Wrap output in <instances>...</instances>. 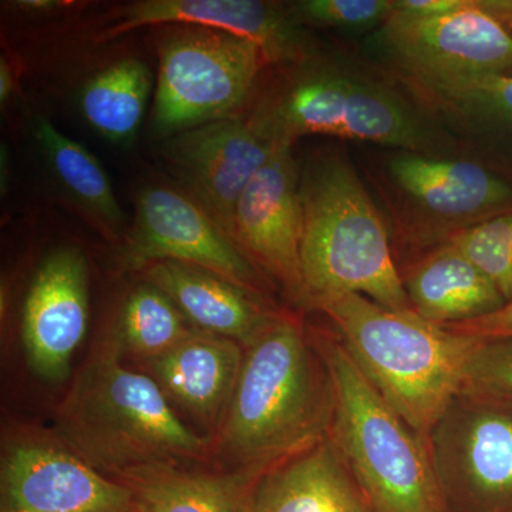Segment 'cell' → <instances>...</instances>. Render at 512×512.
I'll use <instances>...</instances> for the list:
<instances>
[{
    "instance_id": "1",
    "label": "cell",
    "mask_w": 512,
    "mask_h": 512,
    "mask_svg": "<svg viewBox=\"0 0 512 512\" xmlns=\"http://www.w3.org/2000/svg\"><path fill=\"white\" fill-rule=\"evenodd\" d=\"M333 390L301 323L279 315L245 349L244 363L217 436L235 467L278 464L328 439Z\"/></svg>"
},
{
    "instance_id": "2",
    "label": "cell",
    "mask_w": 512,
    "mask_h": 512,
    "mask_svg": "<svg viewBox=\"0 0 512 512\" xmlns=\"http://www.w3.org/2000/svg\"><path fill=\"white\" fill-rule=\"evenodd\" d=\"M335 325L360 372L414 431H431L460 394L476 336L393 311L359 293L315 303Z\"/></svg>"
},
{
    "instance_id": "3",
    "label": "cell",
    "mask_w": 512,
    "mask_h": 512,
    "mask_svg": "<svg viewBox=\"0 0 512 512\" xmlns=\"http://www.w3.org/2000/svg\"><path fill=\"white\" fill-rule=\"evenodd\" d=\"M113 342L77 377L57 413L67 446L110 478L128 468L198 460L207 441L175 414L160 384L121 365Z\"/></svg>"
},
{
    "instance_id": "4",
    "label": "cell",
    "mask_w": 512,
    "mask_h": 512,
    "mask_svg": "<svg viewBox=\"0 0 512 512\" xmlns=\"http://www.w3.org/2000/svg\"><path fill=\"white\" fill-rule=\"evenodd\" d=\"M301 269L306 302L359 293L393 311H413L389 234L353 165L325 154L301 173Z\"/></svg>"
},
{
    "instance_id": "5",
    "label": "cell",
    "mask_w": 512,
    "mask_h": 512,
    "mask_svg": "<svg viewBox=\"0 0 512 512\" xmlns=\"http://www.w3.org/2000/svg\"><path fill=\"white\" fill-rule=\"evenodd\" d=\"M311 339L332 384L328 439L373 512H447L429 440L380 396L338 336Z\"/></svg>"
},
{
    "instance_id": "6",
    "label": "cell",
    "mask_w": 512,
    "mask_h": 512,
    "mask_svg": "<svg viewBox=\"0 0 512 512\" xmlns=\"http://www.w3.org/2000/svg\"><path fill=\"white\" fill-rule=\"evenodd\" d=\"M298 74L249 120L274 143L328 136L426 154L441 143L427 117L386 84L340 66Z\"/></svg>"
},
{
    "instance_id": "7",
    "label": "cell",
    "mask_w": 512,
    "mask_h": 512,
    "mask_svg": "<svg viewBox=\"0 0 512 512\" xmlns=\"http://www.w3.org/2000/svg\"><path fill=\"white\" fill-rule=\"evenodd\" d=\"M158 56L153 128L168 137L232 119L268 64L264 50L252 40L204 26L165 30Z\"/></svg>"
},
{
    "instance_id": "8",
    "label": "cell",
    "mask_w": 512,
    "mask_h": 512,
    "mask_svg": "<svg viewBox=\"0 0 512 512\" xmlns=\"http://www.w3.org/2000/svg\"><path fill=\"white\" fill-rule=\"evenodd\" d=\"M376 42L399 74L512 73V0H461L433 18L393 10Z\"/></svg>"
},
{
    "instance_id": "9",
    "label": "cell",
    "mask_w": 512,
    "mask_h": 512,
    "mask_svg": "<svg viewBox=\"0 0 512 512\" xmlns=\"http://www.w3.org/2000/svg\"><path fill=\"white\" fill-rule=\"evenodd\" d=\"M447 512H512V409L458 394L429 436Z\"/></svg>"
},
{
    "instance_id": "10",
    "label": "cell",
    "mask_w": 512,
    "mask_h": 512,
    "mask_svg": "<svg viewBox=\"0 0 512 512\" xmlns=\"http://www.w3.org/2000/svg\"><path fill=\"white\" fill-rule=\"evenodd\" d=\"M131 264L174 261L207 269L258 293L256 266L197 201L167 187H150L137 200L127 245Z\"/></svg>"
},
{
    "instance_id": "11",
    "label": "cell",
    "mask_w": 512,
    "mask_h": 512,
    "mask_svg": "<svg viewBox=\"0 0 512 512\" xmlns=\"http://www.w3.org/2000/svg\"><path fill=\"white\" fill-rule=\"evenodd\" d=\"M278 144L262 136L251 121L232 117L174 134L164 156L191 197L231 237L242 194Z\"/></svg>"
},
{
    "instance_id": "12",
    "label": "cell",
    "mask_w": 512,
    "mask_h": 512,
    "mask_svg": "<svg viewBox=\"0 0 512 512\" xmlns=\"http://www.w3.org/2000/svg\"><path fill=\"white\" fill-rule=\"evenodd\" d=\"M301 173L292 144H278L274 156L242 194L231 238L255 266H261L296 298L306 302L301 269L303 215Z\"/></svg>"
},
{
    "instance_id": "13",
    "label": "cell",
    "mask_w": 512,
    "mask_h": 512,
    "mask_svg": "<svg viewBox=\"0 0 512 512\" xmlns=\"http://www.w3.org/2000/svg\"><path fill=\"white\" fill-rule=\"evenodd\" d=\"M87 323L86 258L76 248L57 249L37 269L23 306V343L30 369L47 382L66 379Z\"/></svg>"
},
{
    "instance_id": "14",
    "label": "cell",
    "mask_w": 512,
    "mask_h": 512,
    "mask_svg": "<svg viewBox=\"0 0 512 512\" xmlns=\"http://www.w3.org/2000/svg\"><path fill=\"white\" fill-rule=\"evenodd\" d=\"M2 511L134 512L124 485L56 448H13L2 468Z\"/></svg>"
},
{
    "instance_id": "15",
    "label": "cell",
    "mask_w": 512,
    "mask_h": 512,
    "mask_svg": "<svg viewBox=\"0 0 512 512\" xmlns=\"http://www.w3.org/2000/svg\"><path fill=\"white\" fill-rule=\"evenodd\" d=\"M161 25L204 26L245 37L261 46L268 63L305 64L312 57L311 43L291 13L256 0H144L127 6L104 37Z\"/></svg>"
},
{
    "instance_id": "16",
    "label": "cell",
    "mask_w": 512,
    "mask_h": 512,
    "mask_svg": "<svg viewBox=\"0 0 512 512\" xmlns=\"http://www.w3.org/2000/svg\"><path fill=\"white\" fill-rule=\"evenodd\" d=\"M390 178L430 218L464 228L512 214V177L480 160L404 151L390 158Z\"/></svg>"
},
{
    "instance_id": "17",
    "label": "cell",
    "mask_w": 512,
    "mask_h": 512,
    "mask_svg": "<svg viewBox=\"0 0 512 512\" xmlns=\"http://www.w3.org/2000/svg\"><path fill=\"white\" fill-rule=\"evenodd\" d=\"M399 77L433 116L463 134L477 160L512 177V73Z\"/></svg>"
},
{
    "instance_id": "18",
    "label": "cell",
    "mask_w": 512,
    "mask_h": 512,
    "mask_svg": "<svg viewBox=\"0 0 512 512\" xmlns=\"http://www.w3.org/2000/svg\"><path fill=\"white\" fill-rule=\"evenodd\" d=\"M244 355V346L235 340L197 330L144 366L165 396L202 426L218 430L234 396Z\"/></svg>"
},
{
    "instance_id": "19",
    "label": "cell",
    "mask_w": 512,
    "mask_h": 512,
    "mask_svg": "<svg viewBox=\"0 0 512 512\" xmlns=\"http://www.w3.org/2000/svg\"><path fill=\"white\" fill-rule=\"evenodd\" d=\"M143 268L147 282L161 289L195 328L235 340L245 349L279 316L258 293L207 269L174 261Z\"/></svg>"
},
{
    "instance_id": "20",
    "label": "cell",
    "mask_w": 512,
    "mask_h": 512,
    "mask_svg": "<svg viewBox=\"0 0 512 512\" xmlns=\"http://www.w3.org/2000/svg\"><path fill=\"white\" fill-rule=\"evenodd\" d=\"M274 466L202 473L175 464H150L121 471L113 480L127 488L134 512H252L259 483Z\"/></svg>"
},
{
    "instance_id": "21",
    "label": "cell",
    "mask_w": 512,
    "mask_h": 512,
    "mask_svg": "<svg viewBox=\"0 0 512 512\" xmlns=\"http://www.w3.org/2000/svg\"><path fill=\"white\" fill-rule=\"evenodd\" d=\"M403 284L413 311L434 325L470 322L505 305L490 278L447 241L417 262Z\"/></svg>"
},
{
    "instance_id": "22",
    "label": "cell",
    "mask_w": 512,
    "mask_h": 512,
    "mask_svg": "<svg viewBox=\"0 0 512 512\" xmlns=\"http://www.w3.org/2000/svg\"><path fill=\"white\" fill-rule=\"evenodd\" d=\"M252 512H373L329 439L262 478Z\"/></svg>"
},
{
    "instance_id": "23",
    "label": "cell",
    "mask_w": 512,
    "mask_h": 512,
    "mask_svg": "<svg viewBox=\"0 0 512 512\" xmlns=\"http://www.w3.org/2000/svg\"><path fill=\"white\" fill-rule=\"evenodd\" d=\"M151 90V73L140 60L111 64L84 86L80 106L94 130L113 141L136 134Z\"/></svg>"
},
{
    "instance_id": "24",
    "label": "cell",
    "mask_w": 512,
    "mask_h": 512,
    "mask_svg": "<svg viewBox=\"0 0 512 512\" xmlns=\"http://www.w3.org/2000/svg\"><path fill=\"white\" fill-rule=\"evenodd\" d=\"M35 133L50 167L74 200L104 227L119 231L124 215L99 161L89 150L64 136L50 121L37 120Z\"/></svg>"
},
{
    "instance_id": "25",
    "label": "cell",
    "mask_w": 512,
    "mask_h": 512,
    "mask_svg": "<svg viewBox=\"0 0 512 512\" xmlns=\"http://www.w3.org/2000/svg\"><path fill=\"white\" fill-rule=\"evenodd\" d=\"M197 330L161 289L146 282L124 302L111 342L120 355L128 353L146 362L170 352Z\"/></svg>"
},
{
    "instance_id": "26",
    "label": "cell",
    "mask_w": 512,
    "mask_h": 512,
    "mask_svg": "<svg viewBox=\"0 0 512 512\" xmlns=\"http://www.w3.org/2000/svg\"><path fill=\"white\" fill-rule=\"evenodd\" d=\"M490 278L505 303L512 301V214L478 222L447 239Z\"/></svg>"
},
{
    "instance_id": "27",
    "label": "cell",
    "mask_w": 512,
    "mask_h": 512,
    "mask_svg": "<svg viewBox=\"0 0 512 512\" xmlns=\"http://www.w3.org/2000/svg\"><path fill=\"white\" fill-rule=\"evenodd\" d=\"M460 394L512 409V336L478 338Z\"/></svg>"
},
{
    "instance_id": "28",
    "label": "cell",
    "mask_w": 512,
    "mask_h": 512,
    "mask_svg": "<svg viewBox=\"0 0 512 512\" xmlns=\"http://www.w3.org/2000/svg\"><path fill=\"white\" fill-rule=\"evenodd\" d=\"M393 10L394 0H303L289 13L296 22L362 32L383 26Z\"/></svg>"
},
{
    "instance_id": "29",
    "label": "cell",
    "mask_w": 512,
    "mask_h": 512,
    "mask_svg": "<svg viewBox=\"0 0 512 512\" xmlns=\"http://www.w3.org/2000/svg\"><path fill=\"white\" fill-rule=\"evenodd\" d=\"M444 328L461 333V335L476 336V338H498L512 336V301L505 303L500 311L484 316V318L444 326Z\"/></svg>"
},
{
    "instance_id": "30",
    "label": "cell",
    "mask_w": 512,
    "mask_h": 512,
    "mask_svg": "<svg viewBox=\"0 0 512 512\" xmlns=\"http://www.w3.org/2000/svg\"><path fill=\"white\" fill-rule=\"evenodd\" d=\"M461 0H394V12L410 18H433L451 12Z\"/></svg>"
},
{
    "instance_id": "31",
    "label": "cell",
    "mask_w": 512,
    "mask_h": 512,
    "mask_svg": "<svg viewBox=\"0 0 512 512\" xmlns=\"http://www.w3.org/2000/svg\"><path fill=\"white\" fill-rule=\"evenodd\" d=\"M12 90V70H10L9 63L5 62V59H2V63H0V100H2V103H5L6 100H9L10 94H12Z\"/></svg>"
},
{
    "instance_id": "32",
    "label": "cell",
    "mask_w": 512,
    "mask_h": 512,
    "mask_svg": "<svg viewBox=\"0 0 512 512\" xmlns=\"http://www.w3.org/2000/svg\"><path fill=\"white\" fill-rule=\"evenodd\" d=\"M62 3L53 2V0H22L18 2L20 9L35 10V12H49L56 8H60Z\"/></svg>"
},
{
    "instance_id": "33",
    "label": "cell",
    "mask_w": 512,
    "mask_h": 512,
    "mask_svg": "<svg viewBox=\"0 0 512 512\" xmlns=\"http://www.w3.org/2000/svg\"><path fill=\"white\" fill-rule=\"evenodd\" d=\"M2 512H8V511H2Z\"/></svg>"
}]
</instances>
